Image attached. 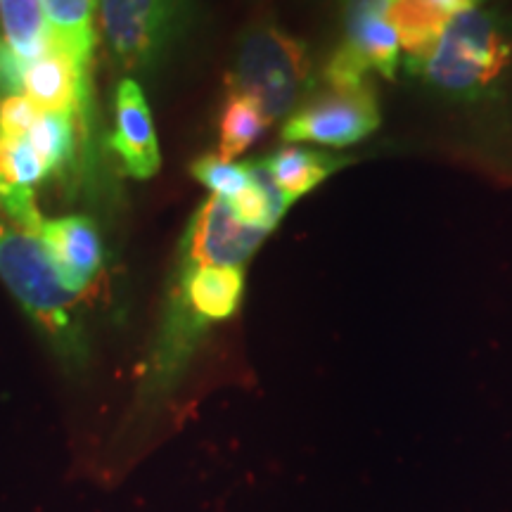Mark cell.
Listing matches in <instances>:
<instances>
[{"instance_id":"1","label":"cell","mask_w":512,"mask_h":512,"mask_svg":"<svg viewBox=\"0 0 512 512\" xmlns=\"http://www.w3.org/2000/svg\"><path fill=\"white\" fill-rule=\"evenodd\" d=\"M406 67L446 98L482 100L512 67V22L489 5L458 12L430 53Z\"/></svg>"},{"instance_id":"2","label":"cell","mask_w":512,"mask_h":512,"mask_svg":"<svg viewBox=\"0 0 512 512\" xmlns=\"http://www.w3.org/2000/svg\"><path fill=\"white\" fill-rule=\"evenodd\" d=\"M0 280L22 304L57 354L72 363L86 358L83 297L62 283L46 247L0 214Z\"/></svg>"},{"instance_id":"3","label":"cell","mask_w":512,"mask_h":512,"mask_svg":"<svg viewBox=\"0 0 512 512\" xmlns=\"http://www.w3.org/2000/svg\"><path fill=\"white\" fill-rule=\"evenodd\" d=\"M228 83L259 102L271 121L285 119L316 91L311 50L275 22L252 24L240 36Z\"/></svg>"},{"instance_id":"4","label":"cell","mask_w":512,"mask_h":512,"mask_svg":"<svg viewBox=\"0 0 512 512\" xmlns=\"http://www.w3.org/2000/svg\"><path fill=\"white\" fill-rule=\"evenodd\" d=\"M192 0H95L102 41L124 72L152 74L190 22Z\"/></svg>"},{"instance_id":"5","label":"cell","mask_w":512,"mask_h":512,"mask_svg":"<svg viewBox=\"0 0 512 512\" xmlns=\"http://www.w3.org/2000/svg\"><path fill=\"white\" fill-rule=\"evenodd\" d=\"M380 124V100L373 83L356 88L325 86L313 91L290 117H285L280 138L292 145L347 147L373 136Z\"/></svg>"},{"instance_id":"6","label":"cell","mask_w":512,"mask_h":512,"mask_svg":"<svg viewBox=\"0 0 512 512\" xmlns=\"http://www.w3.org/2000/svg\"><path fill=\"white\" fill-rule=\"evenodd\" d=\"M266 230L245 226L228 200L211 195L192 216L181 245L183 266L245 268L264 245Z\"/></svg>"},{"instance_id":"7","label":"cell","mask_w":512,"mask_h":512,"mask_svg":"<svg viewBox=\"0 0 512 512\" xmlns=\"http://www.w3.org/2000/svg\"><path fill=\"white\" fill-rule=\"evenodd\" d=\"M110 145L119 157L121 169L138 181L152 178L162 166L150 105L133 76L121 79L114 93V133Z\"/></svg>"},{"instance_id":"8","label":"cell","mask_w":512,"mask_h":512,"mask_svg":"<svg viewBox=\"0 0 512 512\" xmlns=\"http://www.w3.org/2000/svg\"><path fill=\"white\" fill-rule=\"evenodd\" d=\"M24 95L38 110L64 114L83 126L91 110V74L81 72L64 50L50 46L24 64Z\"/></svg>"},{"instance_id":"9","label":"cell","mask_w":512,"mask_h":512,"mask_svg":"<svg viewBox=\"0 0 512 512\" xmlns=\"http://www.w3.org/2000/svg\"><path fill=\"white\" fill-rule=\"evenodd\" d=\"M38 240L46 247L62 283L86 299L102 271V240L95 223L86 216L43 221Z\"/></svg>"},{"instance_id":"10","label":"cell","mask_w":512,"mask_h":512,"mask_svg":"<svg viewBox=\"0 0 512 512\" xmlns=\"http://www.w3.org/2000/svg\"><path fill=\"white\" fill-rule=\"evenodd\" d=\"M387 5L389 0H344L339 48L361 62L368 74L392 81L401 67V48L384 17Z\"/></svg>"},{"instance_id":"11","label":"cell","mask_w":512,"mask_h":512,"mask_svg":"<svg viewBox=\"0 0 512 512\" xmlns=\"http://www.w3.org/2000/svg\"><path fill=\"white\" fill-rule=\"evenodd\" d=\"M283 195L294 204L306 192L316 190L325 178L347 166V159L299 145H283L259 162Z\"/></svg>"},{"instance_id":"12","label":"cell","mask_w":512,"mask_h":512,"mask_svg":"<svg viewBox=\"0 0 512 512\" xmlns=\"http://www.w3.org/2000/svg\"><path fill=\"white\" fill-rule=\"evenodd\" d=\"M50 31V43L79 64L81 72H93L98 46L95 34V0H41Z\"/></svg>"},{"instance_id":"13","label":"cell","mask_w":512,"mask_h":512,"mask_svg":"<svg viewBox=\"0 0 512 512\" xmlns=\"http://www.w3.org/2000/svg\"><path fill=\"white\" fill-rule=\"evenodd\" d=\"M384 17L408 55V64H413L430 53L453 15L434 0H389Z\"/></svg>"},{"instance_id":"14","label":"cell","mask_w":512,"mask_h":512,"mask_svg":"<svg viewBox=\"0 0 512 512\" xmlns=\"http://www.w3.org/2000/svg\"><path fill=\"white\" fill-rule=\"evenodd\" d=\"M0 31L24 64L53 46L41 0H0Z\"/></svg>"},{"instance_id":"15","label":"cell","mask_w":512,"mask_h":512,"mask_svg":"<svg viewBox=\"0 0 512 512\" xmlns=\"http://www.w3.org/2000/svg\"><path fill=\"white\" fill-rule=\"evenodd\" d=\"M259 102L240 91H228L219 114V157L233 159L249 150L271 128Z\"/></svg>"},{"instance_id":"16","label":"cell","mask_w":512,"mask_h":512,"mask_svg":"<svg viewBox=\"0 0 512 512\" xmlns=\"http://www.w3.org/2000/svg\"><path fill=\"white\" fill-rule=\"evenodd\" d=\"M76 121L64 117V114L41 112V117L29 131V145L46 162L50 176L60 174L74 162L76 155Z\"/></svg>"},{"instance_id":"17","label":"cell","mask_w":512,"mask_h":512,"mask_svg":"<svg viewBox=\"0 0 512 512\" xmlns=\"http://www.w3.org/2000/svg\"><path fill=\"white\" fill-rule=\"evenodd\" d=\"M192 178H197L211 195L233 200L252 183V166L249 162H233L219 155H202L190 164Z\"/></svg>"},{"instance_id":"18","label":"cell","mask_w":512,"mask_h":512,"mask_svg":"<svg viewBox=\"0 0 512 512\" xmlns=\"http://www.w3.org/2000/svg\"><path fill=\"white\" fill-rule=\"evenodd\" d=\"M43 110L31 102L27 95H10L0 100V138L24 140L41 117Z\"/></svg>"},{"instance_id":"19","label":"cell","mask_w":512,"mask_h":512,"mask_svg":"<svg viewBox=\"0 0 512 512\" xmlns=\"http://www.w3.org/2000/svg\"><path fill=\"white\" fill-rule=\"evenodd\" d=\"M0 93L3 98L24 95V62L0 36Z\"/></svg>"},{"instance_id":"20","label":"cell","mask_w":512,"mask_h":512,"mask_svg":"<svg viewBox=\"0 0 512 512\" xmlns=\"http://www.w3.org/2000/svg\"><path fill=\"white\" fill-rule=\"evenodd\" d=\"M479 5H489V3H494V0H477Z\"/></svg>"}]
</instances>
